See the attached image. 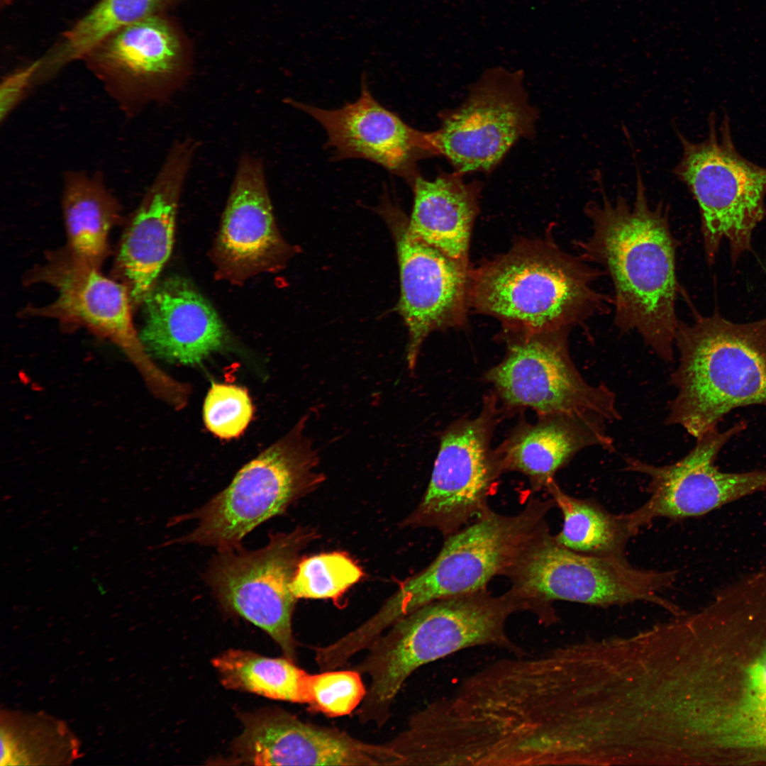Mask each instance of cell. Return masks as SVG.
I'll use <instances>...</instances> for the list:
<instances>
[{
  "instance_id": "f546056e",
  "label": "cell",
  "mask_w": 766,
  "mask_h": 766,
  "mask_svg": "<svg viewBox=\"0 0 766 766\" xmlns=\"http://www.w3.org/2000/svg\"><path fill=\"white\" fill-rule=\"evenodd\" d=\"M361 568L346 554L322 553L300 559L290 588L298 599H336L362 577Z\"/></svg>"
},
{
  "instance_id": "83f0119b",
  "label": "cell",
  "mask_w": 766,
  "mask_h": 766,
  "mask_svg": "<svg viewBox=\"0 0 766 766\" xmlns=\"http://www.w3.org/2000/svg\"><path fill=\"white\" fill-rule=\"evenodd\" d=\"M1 765H61L79 757V744L61 721L41 713L1 711Z\"/></svg>"
},
{
  "instance_id": "2e32d148",
  "label": "cell",
  "mask_w": 766,
  "mask_h": 766,
  "mask_svg": "<svg viewBox=\"0 0 766 766\" xmlns=\"http://www.w3.org/2000/svg\"><path fill=\"white\" fill-rule=\"evenodd\" d=\"M379 211L396 243L401 285L398 309L408 330L406 360L412 371L430 333L465 324L469 267L411 234L408 218L387 196Z\"/></svg>"
},
{
  "instance_id": "1f68e13d",
  "label": "cell",
  "mask_w": 766,
  "mask_h": 766,
  "mask_svg": "<svg viewBox=\"0 0 766 766\" xmlns=\"http://www.w3.org/2000/svg\"><path fill=\"white\" fill-rule=\"evenodd\" d=\"M361 674L355 670H326L311 675L308 705L330 717L350 714L365 696Z\"/></svg>"
},
{
  "instance_id": "4dcf8cb0",
  "label": "cell",
  "mask_w": 766,
  "mask_h": 766,
  "mask_svg": "<svg viewBox=\"0 0 766 766\" xmlns=\"http://www.w3.org/2000/svg\"><path fill=\"white\" fill-rule=\"evenodd\" d=\"M253 406L248 391L239 386L212 382L206 396L203 416L208 430L216 436H239L252 419Z\"/></svg>"
},
{
  "instance_id": "ba28073f",
  "label": "cell",
  "mask_w": 766,
  "mask_h": 766,
  "mask_svg": "<svg viewBox=\"0 0 766 766\" xmlns=\"http://www.w3.org/2000/svg\"><path fill=\"white\" fill-rule=\"evenodd\" d=\"M676 132L682 154L674 173L697 203L707 262L714 263L721 243L726 240L735 265L751 250L753 231L766 216V167L738 152L727 116L718 129L711 113L708 135L699 143Z\"/></svg>"
},
{
  "instance_id": "ac0fdd59",
  "label": "cell",
  "mask_w": 766,
  "mask_h": 766,
  "mask_svg": "<svg viewBox=\"0 0 766 766\" xmlns=\"http://www.w3.org/2000/svg\"><path fill=\"white\" fill-rule=\"evenodd\" d=\"M286 102L323 128L326 147L335 160H367L409 183L419 173L418 162L437 155L431 132L413 128L381 105L365 79L359 97L339 109H323L291 99Z\"/></svg>"
},
{
  "instance_id": "d6a6232c",
  "label": "cell",
  "mask_w": 766,
  "mask_h": 766,
  "mask_svg": "<svg viewBox=\"0 0 766 766\" xmlns=\"http://www.w3.org/2000/svg\"><path fill=\"white\" fill-rule=\"evenodd\" d=\"M40 59L18 68L2 79L0 87V121H5L35 85Z\"/></svg>"
},
{
  "instance_id": "6da1fadb",
  "label": "cell",
  "mask_w": 766,
  "mask_h": 766,
  "mask_svg": "<svg viewBox=\"0 0 766 766\" xmlns=\"http://www.w3.org/2000/svg\"><path fill=\"white\" fill-rule=\"evenodd\" d=\"M691 651L673 623L603 638L588 673L589 723L613 765H679L695 706Z\"/></svg>"
},
{
  "instance_id": "484cf974",
  "label": "cell",
  "mask_w": 766,
  "mask_h": 766,
  "mask_svg": "<svg viewBox=\"0 0 766 766\" xmlns=\"http://www.w3.org/2000/svg\"><path fill=\"white\" fill-rule=\"evenodd\" d=\"M183 0H100L65 30L40 57L36 84L56 75L68 64L82 60L105 38L137 21L165 13Z\"/></svg>"
},
{
  "instance_id": "5bb4252c",
  "label": "cell",
  "mask_w": 766,
  "mask_h": 766,
  "mask_svg": "<svg viewBox=\"0 0 766 766\" xmlns=\"http://www.w3.org/2000/svg\"><path fill=\"white\" fill-rule=\"evenodd\" d=\"M192 60L187 35L166 13L121 28L82 59L128 116L165 96L188 74Z\"/></svg>"
},
{
  "instance_id": "44dd1931",
  "label": "cell",
  "mask_w": 766,
  "mask_h": 766,
  "mask_svg": "<svg viewBox=\"0 0 766 766\" xmlns=\"http://www.w3.org/2000/svg\"><path fill=\"white\" fill-rule=\"evenodd\" d=\"M29 279L52 285L57 296L47 306L28 308L26 313L83 325L125 345L141 344L134 332L128 288L79 260L69 250L50 255Z\"/></svg>"
},
{
  "instance_id": "5b68a950",
  "label": "cell",
  "mask_w": 766,
  "mask_h": 766,
  "mask_svg": "<svg viewBox=\"0 0 766 766\" xmlns=\"http://www.w3.org/2000/svg\"><path fill=\"white\" fill-rule=\"evenodd\" d=\"M694 322L679 321L675 345L679 364L670 383L677 390L665 424L698 438L732 410L766 406V318L736 323L717 307Z\"/></svg>"
},
{
  "instance_id": "7402d4cb",
  "label": "cell",
  "mask_w": 766,
  "mask_h": 766,
  "mask_svg": "<svg viewBox=\"0 0 766 766\" xmlns=\"http://www.w3.org/2000/svg\"><path fill=\"white\" fill-rule=\"evenodd\" d=\"M139 335L150 355L172 363L199 364L224 345L227 331L211 304L185 278L156 284L144 301Z\"/></svg>"
},
{
  "instance_id": "f1b7e54d",
  "label": "cell",
  "mask_w": 766,
  "mask_h": 766,
  "mask_svg": "<svg viewBox=\"0 0 766 766\" xmlns=\"http://www.w3.org/2000/svg\"><path fill=\"white\" fill-rule=\"evenodd\" d=\"M212 664L228 689L267 698L308 704L311 675L287 657H268L250 651L229 650Z\"/></svg>"
},
{
  "instance_id": "4316f807",
  "label": "cell",
  "mask_w": 766,
  "mask_h": 766,
  "mask_svg": "<svg viewBox=\"0 0 766 766\" xmlns=\"http://www.w3.org/2000/svg\"><path fill=\"white\" fill-rule=\"evenodd\" d=\"M546 489L563 516L554 536L560 545L586 555L626 560L627 542L637 533L628 514L616 515L594 499L572 496L555 480Z\"/></svg>"
},
{
  "instance_id": "ffe728a7",
  "label": "cell",
  "mask_w": 766,
  "mask_h": 766,
  "mask_svg": "<svg viewBox=\"0 0 766 766\" xmlns=\"http://www.w3.org/2000/svg\"><path fill=\"white\" fill-rule=\"evenodd\" d=\"M233 744L236 760L255 765H370L373 743L339 729L304 722L280 709L241 715Z\"/></svg>"
},
{
  "instance_id": "e0dca14e",
  "label": "cell",
  "mask_w": 766,
  "mask_h": 766,
  "mask_svg": "<svg viewBox=\"0 0 766 766\" xmlns=\"http://www.w3.org/2000/svg\"><path fill=\"white\" fill-rule=\"evenodd\" d=\"M290 246L274 218L263 165L254 156L239 160L210 251L216 277L232 284L282 268Z\"/></svg>"
},
{
  "instance_id": "603a6c76",
  "label": "cell",
  "mask_w": 766,
  "mask_h": 766,
  "mask_svg": "<svg viewBox=\"0 0 766 766\" xmlns=\"http://www.w3.org/2000/svg\"><path fill=\"white\" fill-rule=\"evenodd\" d=\"M606 423L594 414L539 416L534 423H521L494 450L500 471L521 472L534 489L547 488L581 450L599 446L614 451Z\"/></svg>"
},
{
  "instance_id": "9a60e30c",
  "label": "cell",
  "mask_w": 766,
  "mask_h": 766,
  "mask_svg": "<svg viewBox=\"0 0 766 766\" xmlns=\"http://www.w3.org/2000/svg\"><path fill=\"white\" fill-rule=\"evenodd\" d=\"M746 426L740 421L723 431L716 428L706 433L685 456L670 465L626 458L625 470L649 477L648 500L628 514L633 528L638 531L659 517L680 520L704 515L766 489V470L726 472L715 464L723 446Z\"/></svg>"
},
{
  "instance_id": "30bf717a",
  "label": "cell",
  "mask_w": 766,
  "mask_h": 766,
  "mask_svg": "<svg viewBox=\"0 0 766 766\" xmlns=\"http://www.w3.org/2000/svg\"><path fill=\"white\" fill-rule=\"evenodd\" d=\"M570 331L506 335L505 357L485 373V380L511 409H531L539 416L594 414L608 423L620 420L614 392L604 384L589 383L574 365Z\"/></svg>"
},
{
  "instance_id": "9c48e42d",
  "label": "cell",
  "mask_w": 766,
  "mask_h": 766,
  "mask_svg": "<svg viewBox=\"0 0 766 766\" xmlns=\"http://www.w3.org/2000/svg\"><path fill=\"white\" fill-rule=\"evenodd\" d=\"M506 575L511 590L536 604L545 616L556 621L555 601L599 607L650 602L673 616L679 607L660 596L675 581V571L635 568L626 560L598 557L576 553L560 545L548 528L523 550Z\"/></svg>"
},
{
  "instance_id": "7c38bea8",
  "label": "cell",
  "mask_w": 766,
  "mask_h": 766,
  "mask_svg": "<svg viewBox=\"0 0 766 766\" xmlns=\"http://www.w3.org/2000/svg\"><path fill=\"white\" fill-rule=\"evenodd\" d=\"M523 82L521 70L489 67L470 86L465 101L442 111L431 139L455 172L489 173L516 142L533 136L538 116Z\"/></svg>"
},
{
  "instance_id": "277c9868",
  "label": "cell",
  "mask_w": 766,
  "mask_h": 766,
  "mask_svg": "<svg viewBox=\"0 0 766 766\" xmlns=\"http://www.w3.org/2000/svg\"><path fill=\"white\" fill-rule=\"evenodd\" d=\"M602 274L551 240L521 241L469 270L468 306L499 319L505 335L585 327L613 305V299L595 289Z\"/></svg>"
},
{
  "instance_id": "8992f818",
  "label": "cell",
  "mask_w": 766,
  "mask_h": 766,
  "mask_svg": "<svg viewBox=\"0 0 766 766\" xmlns=\"http://www.w3.org/2000/svg\"><path fill=\"white\" fill-rule=\"evenodd\" d=\"M554 505L553 499H532L514 516L489 510L449 535L433 562L404 582L360 625L362 634L373 640L423 605L485 589L493 577L506 575L526 546L548 528L545 518Z\"/></svg>"
},
{
  "instance_id": "cb8c5ba5",
  "label": "cell",
  "mask_w": 766,
  "mask_h": 766,
  "mask_svg": "<svg viewBox=\"0 0 766 766\" xmlns=\"http://www.w3.org/2000/svg\"><path fill=\"white\" fill-rule=\"evenodd\" d=\"M413 204L408 228L411 234L469 267V249L479 211L482 183L465 182L455 172H440L431 180L417 174L409 183Z\"/></svg>"
},
{
  "instance_id": "52a82bcc",
  "label": "cell",
  "mask_w": 766,
  "mask_h": 766,
  "mask_svg": "<svg viewBox=\"0 0 766 766\" xmlns=\"http://www.w3.org/2000/svg\"><path fill=\"white\" fill-rule=\"evenodd\" d=\"M301 417L284 436L245 464L230 484L207 503L172 521L194 520L192 531L175 540L216 548L240 547L242 540L265 521L284 513L296 499L324 480L319 457Z\"/></svg>"
},
{
  "instance_id": "4fadbf2b",
  "label": "cell",
  "mask_w": 766,
  "mask_h": 766,
  "mask_svg": "<svg viewBox=\"0 0 766 766\" xmlns=\"http://www.w3.org/2000/svg\"><path fill=\"white\" fill-rule=\"evenodd\" d=\"M497 409L496 396L488 395L476 417L456 421L443 433L429 484L407 525L449 535L489 510L488 497L501 474L491 448Z\"/></svg>"
},
{
  "instance_id": "d6986e66",
  "label": "cell",
  "mask_w": 766,
  "mask_h": 766,
  "mask_svg": "<svg viewBox=\"0 0 766 766\" xmlns=\"http://www.w3.org/2000/svg\"><path fill=\"white\" fill-rule=\"evenodd\" d=\"M196 145L189 138L174 143L122 237L115 272L128 288L133 306L144 302L170 256L180 196Z\"/></svg>"
},
{
  "instance_id": "3957f363",
  "label": "cell",
  "mask_w": 766,
  "mask_h": 766,
  "mask_svg": "<svg viewBox=\"0 0 766 766\" xmlns=\"http://www.w3.org/2000/svg\"><path fill=\"white\" fill-rule=\"evenodd\" d=\"M532 610L528 601L511 590L492 596L485 589L432 601L399 619L354 668L370 680L357 711L358 720L384 726L395 698L414 671L463 649L494 646L524 655L509 635L506 622L515 613Z\"/></svg>"
},
{
  "instance_id": "7a4b0ae2",
  "label": "cell",
  "mask_w": 766,
  "mask_h": 766,
  "mask_svg": "<svg viewBox=\"0 0 766 766\" xmlns=\"http://www.w3.org/2000/svg\"><path fill=\"white\" fill-rule=\"evenodd\" d=\"M669 206L653 208L637 169L634 200L603 194L589 201L584 213L591 233L575 241L579 256L601 267L613 288L614 323L623 333L636 331L665 362L673 360L679 320L676 302L681 292L676 272L678 243L670 222Z\"/></svg>"
},
{
  "instance_id": "8fae6325",
  "label": "cell",
  "mask_w": 766,
  "mask_h": 766,
  "mask_svg": "<svg viewBox=\"0 0 766 766\" xmlns=\"http://www.w3.org/2000/svg\"><path fill=\"white\" fill-rule=\"evenodd\" d=\"M314 534L311 528L299 527L270 534L267 545L256 550L218 551L204 576L226 611L265 631L294 662L292 618L297 599L290 584L300 553Z\"/></svg>"
},
{
  "instance_id": "d4e9b609",
  "label": "cell",
  "mask_w": 766,
  "mask_h": 766,
  "mask_svg": "<svg viewBox=\"0 0 766 766\" xmlns=\"http://www.w3.org/2000/svg\"><path fill=\"white\" fill-rule=\"evenodd\" d=\"M62 209L69 251L99 269L108 254L110 230L121 216L118 200L101 174L67 171L63 177Z\"/></svg>"
}]
</instances>
